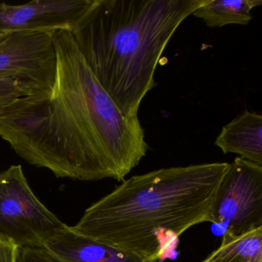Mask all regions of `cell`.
<instances>
[{
    "instance_id": "obj_6",
    "label": "cell",
    "mask_w": 262,
    "mask_h": 262,
    "mask_svg": "<svg viewBox=\"0 0 262 262\" xmlns=\"http://www.w3.org/2000/svg\"><path fill=\"white\" fill-rule=\"evenodd\" d=\"M96 0H33L20 5L0 4V33H73Z\"/></svg>"
},
{
    "instance_id": "obj_8",
    "label": "cell",
    "mask_w": 262,
    "mask_h": 262,
    "mask_svg": "<svg viewBox=\"0 0 262 262\" xmlns=\"http://www.w3.org/2000/svg\"><path fill=\"white\" fill-rule=\"evenodd\" d=\"M43 248L60 262H152L77 234L66 224Z\"/></svg>"
},
{
    "instance_id": "obj_11",
    "label": "cell",
    "mask_w": 262,
    "mask_h": 262,
    "mask_svg": "<svg viewBox=\"0 0 262 262\" xmlns=\"http://www.w3.org/2000/svg\"><path fill=\"white\" fill-rule=\"evenodd\" d=\"M202 262H262V228L238 235L225 231L220 247Z\"/></svg>"
},
{
    "instance_id": "obj_1",
    "label": "cell",
    "mask_w": 262,
    "mask_h": 262,
    "mask_svg": "<svg viewBox=\"0 0 262 262\" xmlns=\"http://www.w3.org/2000/svg\"><path fill=\"white\" fill-rule=\"evenodd\" d=\"M51 88L0 110V137L56 178L121 182L149 145L139 117H125L93 74L71 32L53 33Z\"/></svg>"
},
{
    "instance_id": "obj_2",
    "label": "cell",
    "mask_w": 262,
    "mask_h": 262,
    "mask_svg": "<svg viewBox=\"0 0 262 262\" xmlns=\"http://www.w3.org/2000/svg\"><path fill=\"white\" fill-rule=\"evenodd\" d=\"M229 163L170 167L135 176L89 207L72 230L152 262L177 255L179 237L210 222Z\"/></svg>"
},
{
    "instance_id": "obj_10",
    "label": "cell",
    "mask_w": 262,
    "mask_h": 262,
    "mask_svg": "<svg viewBox=\"0 0 262 262\" xmlns=\"http://www.w3.org/2000/svg\"><path fill=\"white\" fill-rule=\"evenodd\" d=\"M261 4V0H206L192 15L203 19L211 28L231 24L248 25L252 19L253 9Z\"/></svg>"
},
{
    "instance_id": "obj_7",
    "label": "cell",
    "mask_w": 262,
    "mask_h": 262,
    "mask_svg": "<svg viewBox=\"0 0 262 262\" xmlns=\"http://www.w3.org/2000/svg\"><path fill=\"white\" fill-rule=\"evenodd\" d=\"M55 70L53 33H12L0 41V78H19L46 90Z\"/></svg>"
},
{
    "instance_id": "obj_14",
    "label": "cell",
    "mask_w": 262,
    "mask_h": 262,
    "mask_svg": "<svg viewBox=\"0 0 262 262\" xmlns=\"http://www.w3.org/2000/svg\"><path fill=\"white\" fill-rule=\"evenodd\" d=\"M19 248L11 241L0 236V262L17 261Z\"/></svg>"
},
{
    "instance_id": "obj_5",
    "label": "cell",
    "mask_w": 262,
    "mask_h": 262,
    "mask_svg": "<svg viewBox=\"0 0 262 262\" xmlns=\"http://www.w3.org/2000/svg\"><path fill=\"white\" fill-rule=\"evenodd\" d=\"M210 222L238 235L262 228V165L237 157L217 188Z\"/></svg>"
},
{
    "instance_id": "obj_4",
    "label": "cell",
    "mask_w": 262,
    "mask_h": 262,
    "mask_svg": "<svg viewBox=\"0 0 262 262\" xmlns=\"http://www.w3.org/2000/svg\"><path fill=\"white\" fill-rule=\"evenodd\" d=\"M64 225L36 197L22 165L0 173V236L20 248H41Z\"/></svg>"
},
{
    "instance_id": "obj_13",
    "label": "cell",
    "mask_w": 262,
    "mask_h": 262,
    "mask_svg": "<svg viewBox=\"0 0 262 262\" xmlns=\"http://www.w3.org/2000/svg\"><path fill=\"white\" fill-rule=\"evenodd\" d=\"M16 262H60L47 249L41 248H19Z\"/></svg>"
},
{
    "instance_id": "obj_3",
    "label": "cell",
    "mask_w": 262,
    "mask_h": 262,
    "mask_svg": "<svg viewBox=\"0 0 262 262\" xmlns=\"http://www.w3.org/2000/svg\"><path fill=\"white\" fill-rule=\"evenodd\" d=\"M206 0H96L72 33L99 83L125 117H138L179 26Z\"/></svg>"
},
{
    "instance_id": "obj_9",
    "label": "cell",
    "mask_w": 262,
    "mask_h": 262,
    "mask_svg": "<svg viewBox=\"0 0 262 262\" xmlns=\"http://www.w3.org/2000/svg\"><path fill=\"white\" fill-rule=\"evenodd\" d=\"M214 145L225 154L262 165V116L245 110L222 128Z\"/></svg>"
},
{
    "instance_id": "obj_15",
    "label": "cell",
    "mask_w": 262,
    "mask_h": 262,
    "mask_svg": "<svg viewBox=\"0 0 262 262\" xmlns=\"http://www.w3.org/2000/svg\"><path fill=\"white\" fill-rule=\"evenodd\" d=\"M9 33H0V41L2 40L3 39L6 37Z\"/></svg>"
},
{
    "instance_id": "obj_12",
    "label": "cell",
    "mask_w": 262,
    "mask_h": 262,
    "mask_svg": "<svg viewBox=\"0 0 262 262\" xmlns=\"http://www.w3.org/2000/svg\"><path fill=\"white\" fill-rule=\"evenodd\" d=\"M42 89L19 78H0V110L13 104L18 99L42 91Z\"/></svg>"
}]
</instances>
